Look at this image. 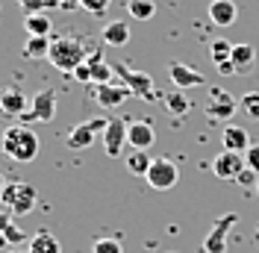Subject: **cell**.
<instances>
[{
	"label": "cell",
	"mask_w": 259,
	"mask_h": 253,
	"mask_svg": "<svg viewBox=\"0 0 259 253\" xmlns=\"http://www.w3.org/2000/svg\"><path fill=\"white\" fill-rule=\"evenodd\" d=\"M0 147H3V153L12 162H32L38 156V136L27 124L6 126L3 139H0Z\"/></svg>",
	"instance_id": "6da1fadb"
},
{
	"label": "cell",
	"mask_w": 259,
	"mask_h": 253,
	"mask_svg": "<svg viewBox=\"0 0 259 253\" xmlns=\"http://www.w3.org/2000/svg\"><path fill=\"white\" fill-rule=\"evenodd\" d=\"M95 50H89L82 45V38H71V35H59V38H53V45H50V62L53 68H59L65 74H74L77 68H80L89 56H92Z\"/></svg>",
	"instance_id": "7a4b0ae2"
},
{
	"label": "cell",
	"mask_w": 259,
	"mask_h": 253,
	"mask_svg": "<svg viewBox=\"0 0 259 253\" xmlns=\"http://www.w3.org/2000/svg\"><path fill=\"white\" fill-rule=\"evenodd\" d=\"M0 203L6 206L9 215H30L38 203V191H35L32 183H24V180L6 183L3 191H0Z\"/></svg>",
	"instance_id": "3957f363"
},
{
	"label": "cell",
	"mask_w": 259,
	"mask_h": 253,
	"mask_svg": "<svg viewBox=\"0 0 259 253\" xmlns=\"http://www.w3.org/2000/svg\"><path fill=\"white\" fill-rule=\"evenodd\" d=\"M109 124V118H92V121H82V124L71 126V133H68V147L71 150H85L89 144H95L97 136H103V130Z\"/></svg>",
	"instance_id": "277c9868"
},
{
	"label": "cell",
	"mask_w": 259,
	"mask_h": 253,
	"mask_svg": "<svg viewBox=\"0 0 259 253\" xmlns=\"http://www.w3.org/2000/svg\"><path fill=\"white\" fill-rule=\"evenodd\" d=\"M239 224V212H227L212 224L209 236L203 238V253H227V236Z\"/></svg>",
	"instance_id": "5b68a950"
},
{
	"label": "cell",
	"mask_w": 259,
	"mask_h": 253,
	"mask_svg": "<svg viewBox=\"0 0 259 253\" xmlns=\"http://www.w3.org/2000/svg\"><path fill=\"white\" fill-rule=\"evenodd\" d=\"M56 118V92L53 89H41L38 95L32 97L30 109L21 115V121L24 124H30V121H41V124H48Z\"/></svg>",
	"instance_id": "8992f818"
},
{
	"label": "cell",
	"mask_w": 259,
	"mask_h": 253,
	"mask_svg": "<svg viewBox=\"0 0 259 253\" xmlns=\"http://www.w3.org/2000/svg\"><path fill=\"white\" fill-rule=\"evenodd\" d=\"M147 186L150 189H156V191H168V189H174L177 186V180H180V171H177V165L171 162V159H153V165H150V171H147Z\"/></svg>",
	"instance_id": "52a82bcc"
},
{
	"label": "cell",
	"mask_w": 259,
	"mask_h": 253,
	"mask_svg": "<svg viewBox=\"0 0 259 253\" xmlns=\"http://www.w3.org/2000/svg\"><path fill=\"white\" fill-rule=\"evenodd\" d=\"M112 68H115V77H121V82L127 86L133 95L147 97V100H156L150 74H145V71H133V68H127V65H112Z\"/></svg>",
	"instance_id": "ba28073f"
},
{
	"label": "cell",
	"mask_w": 259,
	"mask_h": 253,
	"mask_svg": "<svg viewBox=\"0 0 259 253\" xmlns=\"http://www.w3.org/2000/svg\"><path fill=\"white\" fill-rule=\"evenodd\" d=\"M168 77H171V82H174V89H180V92L194 89V86H206V77H203L197 68H189V65L180 62V59L168 62Z\"/></svg>",
	"instance_id": "9c48e42d"
},
{
	"label": "cell",
	"mask_w": 259,
	"mask_h": 253,
	"mask_svg": "<svg viewBox=\"0 0 259 253\" xmlns=\"http://www.w3.org/2000/svg\"><path fill=\"white\" fill-rule=\"evenodd\" d=\"M236 112H239V100L230 95V92H224V89H209V118L230 121Z\"/></svg>",
	"instance_id": "30bf717a"
},
{
	"label": "cell",
	"mask_w": 259,
	"mask_h": 253,
	"mask_svg": "<svg viewBox=\"0 0 259 253\" xmlns=\"http://www.w3.org/2000/svg\"><path fill=\"white\" fill-rule=\"evenodd\" d=\"M127 130L130 124H124L121 118H109V124H106V130H103V147H106V156H121V147L127 144Z\"/></svg>",
	"instance_id": "8fae6325"
},
{
	"label": "cell",
	"mask_w": 259,
	"mask_h": 253,
	"mask_svg": "<svg viewBox=\"0 0 259 253\" xmlns=\"http://www.w3.org/2000/svg\"><path fill=\"white\" fill-rule=\"evenodd\" d=\"M244 153H233V150H224V153H218V156L212 159V171L221 177V180H233L236 183V177L244 171Z\"/></svg>",
	"instance_id": "7c38bea8"
},
{
	"label": "cell",
	"mask_w": 259,
	"mask_h": 253,
	"mask_svg": "<svg viewBox=\"0 0 259 253\" xmlns=\"http://www.w3.org/2000/svg\"><path fill=\"white\" fill-rule=\"evenodd\" d=\"M133 95L124 82H106V86H95V97L97 103L103 106V109H118L127 97Z\"/></svg>",
	"instance_id": "4fadbf2b"
},
{
	"label": "cell",
	"mask_w": 259,
	"mask_h": 253,
	"mask_svg": "<svg viewBox=\"0 0 259 253\" xmlns=\"http://www.w3.org/2000/svg\"><path fill=\"white\" fill-rule=\"evenodd\" d=\"M156 142V130L150 121H133L127 130V144L133 150H147L150 144Z\"/></svg>",
	"instance_id": "5bb4252c"
},
{
	"label": "cell",
	"mask_w": 259,
	"mask_h": 253,
	"mask_svg": "<svg viewBox=\"0 0 259 253\" xmlns=\"http://www.w3.org/2000/svg\"><path fill=\"white\" fill-rule=\"evenodd\" d=\"M27 109H30V100L24 95V89L9 86L6 92H0V112H6V115H24Z\"/></svg>",
	"instance_id": "9a60e30c"
},
{
	"label": "cell",
	"mask_w": 259,
	"mask_h": 253,
	"mask_svg": "<svg viewBox=\"0 0 259 253\" xmlns=\"http://www.w3.org/2000/svg\"><path fill=\"white\" fill-rule=\"evenodd\" d=\"M239 18V6L233 0H212L209 3V21L215 27H230Z\"/></svg>",
	"instance_id": "2e32d148"
},
{
	"label": "cell",
	"mask_w": 259,
	"mask_h": 253,
	"mask_svg": "<svg viewBox=\"0 0 259 253\" xmlns=\"http://www.w3.org/2000/svg\"><path fill=\"white\" fill-rule=\"evenodd\" d=\"M85 62H89V68H92V86H106V82H115V68L103 59V53H100V50H95Z\"/></svg>",
	"instance_id": "e0dca14e"
},
{
	"label": "cell",
	"mask_w": 259,
	"mask_h": 253,
	"mask_svg": "<svg viewBox=\"0 0 259 253\" xmlns=\"http://www.w3.org/2000/svg\"><path fill=\"white\" fill-rule=\"evenodd\" d=\"M230 62H233V68H236V74L247 77V74L253 71V62H256V50H253V45H233Z\"/></svg>",
	"instance_id": "ac0fdd59"
},
{
	"label": "cell",
	"mask_w": 259,
	"mask_h": 253,
	"mask_svg": "<svg viewBox=\"0 0 259 253\" xmlns=\"http://www.w3.org/2000/svg\"><path fill=\"white\" fill-rule=\"evenodd\" d=\"M27 253H62V244H59V238L53 236V233L41 230V233H35V236L30 238Z\"/></svg>",
	"instance_id": "d6986e66"
},
{
	"label": "cell",
	"mask_w": 259,
	"mask_h": 253,
	"mask_svg": "<svg viewBox=\"0 0 259 253\" xmlns=\"http://www.w3.org/2000/svg\"><path fill=\"white\" fill-rule=\"evenodd\" d=\"M100 38L109 45V48H124L130 41V27L124 21H112V24H106L103 32H100Z\"/></svg>",
	"instance_id": "ffe728a7"
},
{
	"label": "cell",
	"mask_w": 259,
	"mask_h": 253,
	"mask_svg": "<svg viewBox=\"0 0 259 253\" xmlns=\"http://www.w3.org/2000/svg\"><path fill=\"white\" fill-rule=\"evenodd\" d=\"M250 147V139H247V130L242 126H227L224 130V150H233V153H247Z\"/></svg>",
	"instance_id": "44dd1931"
},
{
	"label": "cell",
	"mask_w": 259,
	"mask_h": 253,
	"mask_svg": "<svg viewBox=\"0 0 259 253\" xmlns=\"http://www.w3.org/2000/svg\"><path fill=\"white\" fill-rule=\"evenodd\" d=\"M50 45H53L50 35H30L27 45H24V56H30V59H48Z\"/></svg>",
	"instance_id": "7402d4cb"
},
{
	"label": "cell",
	"mask_w": 259,
	"mask_h": 253,
	"mask_svg": "<svg viewBox=\"0 0 259 253\" xmlns=\"http://www.w3.org/2000/svg\"><path fill=\"white\" fill-rule=\"evenodd\" d=\"M150 165H153V159L147 156V150H133L127 156V171L136 177H147Z\"/></svg>",
	"instance_id": "603a6c76"
},
{
	"label": "cell",
	"mask_w": 259,
	"mask_h": 253,
	"mask_svg": "<svg viewBox=\"0 0 259 253\" xmlns=\"http://www.w3.org/2000/svg\"><path fill=\"white\" fill-rule=\"evenodd\" d=\"M24 30L30 32V35H50V30H53V21H50L48 15H27L24 18Z\"/></svg>",
	"instance_id": "cb8c5ba5"
},
{
	"label": "cell",
	"mask_w": 259,
	"mask_h": 253,
	"mask_svg": "<svg viewBox=\"0 0 259 253\" xmlns=\"http://www.w3.org/2000/svg\"><path fill=\"white\" fill-rule=\"evenodd\" d=\"M127 12L136 18V21H150V18L156 15V3H153V0H130Z\"/></svg>",
	"instance_id": "d4e9b609"
},
{
	"label": "cell",
	"mask_w": 259,
	"mask_h": 253,
	"mask_svg": "<svg viewBox=\"0 0 259 253\" xmlns=\"http://www.w3.org/2000/svg\"><path fill=\"white\" fill-rule=\"evenodd\" d=\"M162 100H165V106H168V112H171V115H186V112L192 109V103L183 97V92H180V89L168 92V95L162 97Z\"/></svg>",
	"instance_id": "484cf974"
},
{
	"label": "cell",
	"mask_w": 259,
	"mask_h": 253,
	"mask_svg": "<svg viewBox=\"0 0 259 253\" xmlns=\"http://www.w3.org/2000/svg\"><path fill=\"white\" fill-rule=\"evenodd\" d=\"M209 56H212V62H215V68L224 65V62H230V56H233V45H230L227 38H215V41L209 45Z\"/></svg>",
	"instance_id": "4316f807"
},
{
	"label": "cell",
	"mask_w": 259,
	"mask_h": 253,
	"mask_svg": "<svg viewBox=\"0 0 259 253\" xmlns=\"http://www.w3.org/2000/svg\"><path fill=\"white\" fill-rule=\"evenodd\" d=\"M239 109L250 118V121H259V92H250L239 100Z\"/></svg>",
	"instance_id": "83f0119b"
},
{
	"label": "cell",
	"mask_w": 259,
	"mask_h": 253,
	"mask_svg": "<svg viewBox=\"0 0 259 253\" xmlns=\"http://www.w3.org/2000/svg\"><path fill=\"white\" fill-rule=\"evenodd\" d=\"M92 253H124V247L118 238H97L92 244Z\"/></svg>",
	"instance_id": "f1b7e54d"
},
{
	"label": "cell",
	"mask_w": 259,
	"mask_h": 253,
	"mask_svg": "<svg viewBox=\"0 0 259 253\" xmlns=\"http://www.w3.org/2000/svg\"><path fill=\"white\" fill-rule=\"evenodd\" d=\"M109 3H112V0H82V6H80V9H85L89 15L100 18V15H106V9H109Z\"/></svg>",
	"instance_id": "f546056e"
},
{
	"label": "cell",
	"mask_w": 259,
	"mask_h": 253,
	"mask_svg": "<svg viewBox=\"0 0 259 253\" xmlns=\"http://www.w3.org/2000/svg\"><path fill=\"white\" fill-rule=\"evenodd\" d=\"M236 183L244 186V189H256V186H259V174L253 171V168H247V165H244V171L236 177Z\"/></svg>",
	"instance_id": "4dcf8cb0"
},
{
	"label": "cell",
	"mask_w": 259,
	"mask_h": 253,
	"mask_svg": "<svg viewBox=\"0 0 259 253\" xmlns=\"http://www.w3.org/2000/svg\"><path fill=\"white\" fill-rule=\"evenodd\" d=\"M18 6L24 9V15H38L41 9H48V0H18Z\"/></svg>",
	"instance_id": "1f68e13d"
},
{
	"label": "cell",
	"mask_w": 259,
	"mask_h": 253,
	"mask_svg": "<svg viewBox=\"0 0 259 253\" xmlns=\"http://www.w3.org/2000/svg\"><path fill=\"white\" fill-rule=\"evenodd\" d=\"M244 162H247V168H253V171L259 174V144H250V147H247Z\"/></svg>",
	"instance_id": "d6a6232c"
},
{
	"label": "cell",
	"mask_w": 259,
	"mask_h": 253,
	"mask_svg": "<svg viewBox=\"0 0 259 253\" xmlns=\"http://www.w3.org/2000/svg\"><path fill=\"white\" fill-rule=\"evenodd\" d=\"M74 77L80 79V82H89V86H92V68H89V62H82L80 68L74 71Z\"/></svg>",
	"instance_id": "836d02e7"
},
{
	"label": "cell",
	"mask_w": 259,
	"mask_h": 253,
	"mask_svg": "<svg viewBox=\"0 0 259 253\" xmlns=\"http://www.w3.org/2000/svg\"><path fill=\"white\" fill-rule=\"evenodd\" d=\"M77 6H82V0H59V9H65V12H71Z\"/></svg>",
	"instance_id": "e575fe53"
},
{
	"label": "cell",
	"mask_w": 259,
	"mask_h": 253,
	"mask_svg": "<svg viewBox=\"0 0 259 253\" xmlns=\"http://www.w3.org/2000/svg\"><path fill=\"white\" fill-rule=\"evenodd\" d=\"M9 227H12V221H9V215H6V212H0V236H3V233H6Z\"/></svg>",
	"instance_id": "d590c367"
},
{
	"label": "cell",
	"mask_w": 259,
	"mask_h": 253,
	"mask_svg": "<svg viewBox=\"0 0 259 253\" xmlns=\"http://www.w3.org/2000/svg\"><path fill=\"white\" fill-rule=\"evenodd\" d=\"M3 186H6V177L0 174V191H3Z\"/></svg>",
	"instance_id": "8d00e7d4"
},
{
	"label": "cell",
	"mask_w": 259,
	"mask_h": 253,
	"mask_svg": "<svg viewBox=\"0 0 259 253\" xmlns=\"http://www.w3.org/2000/svg\"><path fill=\"white\" fill-rule=\"evenodd\" d=\"M48 3H50V6H59V0H48Z\"/></svg>",
	"instance_id": "74e56055"
},
{
	"label": "cell",
	"mask_w": 259,
	"mask_h": 253,
	"mask_svg": "<svg viewBox=\"0 0 259 253\" xmlns=\"http://www.w3.org/2000/svg\"><path fill=\"white\" fill-rule=\"evenodd\" d=\"M256 194H259V186H256Z\"/></svg>",
	"instance_id": "f35d334b"
}]
</instances>
